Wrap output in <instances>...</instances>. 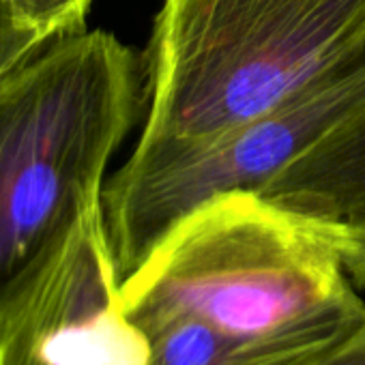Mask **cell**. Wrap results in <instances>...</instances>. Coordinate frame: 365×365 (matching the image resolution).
<instances>
[{
	"label": "cell",
	"mask_w": 365,
	"mask_h": 365,
	"mask_svg": "<svg viewBox=\"0 0 365 365\" xmlns=\"http://www.w3.org/2000/svg\"><path fill=\"white\" fill-rule=\"evenodd\" d=\"M361 50L365 0H161L144 65V127L110 182L187 159Z\"/></svg>",
	"instance_id": "1"
},
{
	"label": "cell",
	"mask_w": 365,
	"mask_h": 365,
	"mask_svg": "<svg viewBox=\"0 0 365 365\" xmlns=\"http://www.w3.org/2000/svg\"><path fill=\"white\" fill-rule=\"evenodd\" d=\"M140 101V63L106 31L56 37L0 73V297L101 207Z\"/></svg>",
	"instance_id": "2"
},
{
	"label": "cell",
	"mask_w": 365,
	"mask_h": 365,
	"mask_svg": "<svg viewBox=\"0 0 365 365\" xmlns=\"http://www.w3.org/2000/svg\"><path fill=\"white\" fill-rule=\"evenodd\" d=\"M118 297L142 333L196 320L252 339L365 305L346 271L341 222L252 190L217 194L174 224Z\"/></svg>",
	"instance_id": "3"
},
{
	"label": "cell",
	"mask_w": 365,
	"mask_h": 365,
	"mask_svg": "<svg viewBox=\"0 0 365 365\" xmlns=\"http://www.w3.org/2000/svg\"><path fill=\"white\" fill-rule=\"evenodd\" d=\"M361 108H365V50L187 159L135 182L108 180L101 205L118 284L196 207L226 192H260Z\"/></svg>",
	"instance_id": "4"
},
{
	"label": "cell",
	"mask_w": 365,
	"mask_h": 365,
	"mask_svg": "<svg viewBox=\"0 0 365 365\" xmlns=\"http://www.w3.org/2000/svg\"><path fill=\"white\" fill-rule=\"evenodd\" d=\"M103 205L0 297V365H148V339L120 309Z\"/></svg>",
	"instance_id": "5"
},
{
	"label": "cell",
	"mask_w": 365,
	"mask_h": 365,
	"mask_svg": "<svg viewBox=\"0 0 365 365\" xmlns=\"http://www.w3.org/2000/svg\"><path fill=\"white\" fill-rule=\"evenodd\" d=\"M365 305L341 309L273 337H239L196 320H172L144 333L148 365H305L350 333Z\"/></svg>",
	"instance_id": "6"
},
{
	"label": "cell",
	"mask_w": 365,
	"mask_h": 365,
	"mask_svg": "<svg viewBox=\"0 0 365 365\" xmlns=\"http://www.w3.org/2000/svg\"><path fill=\"white\" fill-rule=\"evenodd\" d=\"M316 217H365V108L341 120L260 190Z\"/></svg>",
	"instance_id": "7"
},
{
	"label": "cell",
	"mask_w": 365,
	"mask_h": 365,
	"mask_svg": "<svg viewBox=\"0 0 365 365\" xmlns=\"http://www.w3.org/2000/svg\"><path fill=\"white\" fill-rule=\"evenodd\" d=\"M16 18L41 43L84 31L93 0H9Z\"/></svg>",
	"instance_id": "8"
},
{
	"label": "cell",
	"mask_w": 365,
	"mask_h": 365,
	"mask_svg": "<svg viewBox=\"0 0 365 365\" xmlns=\"http://www.w3.org/2000/svg\"><path fill=\"white\" fill-rule=\"evenodd\" d=\"M41 46L46 43L16 18L9 0H0V73L37 52Z\"/></svg>",
	"instance_id": "9"
},
{
	"label": "cell",
	"mask_w": 365,
	"mask_h": 365,
	"mask_svg": "<svg viewBox=\"0 0 365 365\" xmlns=\"http://www.w3.org/2000/svg\"><path fill=\"white\" fill-rule=\"evenodd\" d=\"M305 365H365V316L350 333L309 359Z\"/></svg>",
	"instance_id": "10"
},
{
	"label": "cell",
	"mask_w": 365,
	"mask_h": 365,
	"mask_svg": "<svg viewBox=\"0 0 365 365\" xmlns=\"http://www.w3.org/2000/svg\"><path fill=\"white\" fill-rule=\"evenodd\" d=\"M344 262L352 284L365 292V217L341 222Z\"/></svg>",
	"instance_id": "11"
}]
</instances>
